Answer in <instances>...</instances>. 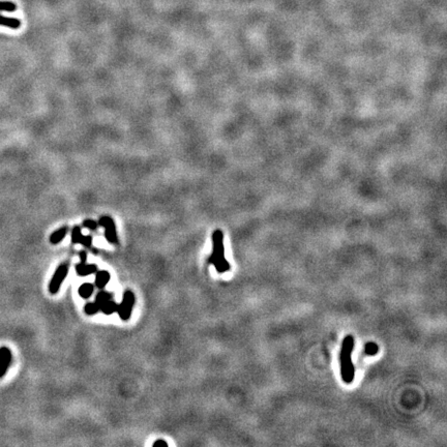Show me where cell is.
Listing matches in <instances>:
<instances>
[{
  "mask_svg": "<svg viewBox=\"0 0 447 447\" xmlns=\"http://www.w3.org/2000/svg\"><path fill=\"white\" fill-rule=\"evenodd\" d=\"M82 237H83V234H82L81 227L75 226L72 230V243L74 244H80Z\"/></svg>",
  "mask_w": 447,
  "mask_h": 447,
  "instance_id": "5bb4252c",
  "label": "cell"
},
{
  "mask_svg": "<svg viewBox=\"0 0 447 447\" xmlns=\"http://www.w3.org/2000/svg\"><path fill=\"white\" fill-rule=\"evenodd\" d=\"M378 351H379V347H378V345L376 343H373V342L367 343L366 345V347H365V353L366 355L374 356V355H376L378 353Z\"/></svg>",
  "mask_w": 447,
  "mask_h": 447,
  "instance_id": "e0dca14e",
  "label": "cell"
},
{
  "mask_svg": "<svg viewBox=\"0 0 447 447\" xmlns=\"http://www.w3.org/2000/svg\"><path fill=\"white\" fill-rule=\"evenodd\" d=\"M17 9V5L12 1H0V12L13 13Z\"/></svg>",
  "mask_w": 447,
  "mask_h": 447,
  "instance_id": "2e32d148",
  "label": "cell"
},
{
  "mask_svg": "<svg viewBox=\"0 0 447 447\" xmlns=\"http://www.w3.org/2000/svg\"><path fill=\"white\" fill-rule=\"evenodd\" d=\"M93 291H94V286L92 284H90V283H85V284H83L79 287L78 293L83 299H88L93 294Z\"/></svg>",
  "mask_w": 447,
  "mask_h": 447,
  "instance_id": "8fae6325",
  "label": "cell"
},
{
  "mask_svg": "<svg viewBox=\"0 0 447 447\" xmlns=\"http://www.w3.org/2000/svg\"><path fill=\"white\" fill-rule=\"evenodd\" d=\"M69 269L70 266L68 263H62L56 268L55 272H54V275L49 283V292L53 294V295L54 294H57L58 291L60 290L64 279L69 275Z\"/></svg>",
  "mask_w": 447,
  "mask_h": 447,
  "instance_id": "277c9868",
  "label": "cell"
},
{
  "mask_svg": "<svg viewBox=\"0 0 447 447\" xmlns=\"http://www.w3.org/2000/svg\"><path fill=\"white\" fill-rule=\"evenodd\" d=\"M8 351H9V349H8L7 347H5V346H3V347L0 348V361H1L2 357H3Z\"/></svg>",
  "mask_w": 447,
  "mask_h": 447,
  "instance_id": "44dd1931",
  "label": "cell"
},
{
  "mask_svg": "<svg viewBox=\"0 0 447 447\" xmlns=\"http://www.w3.org/2000/svg\"><path fill=\"white\" fill-rule=\"evenodd\" d=\"M0 26H4L10 29H19L21 27V21L17 18H9L0 15Z\"/></svg>",
  "mask_w": 447,
  "mask_h": 447,
  "instance_id": "9c48e42d",
  "label": "cell"
},
{
  "mask_svg": "<svg viewBox=\"0 0 447 447\" xmlns=\"http://www.w3.org/2000/svg\"><path fill=\"white\" fill-rule=\"evenodd\" d=\"M117 310H118V303L115 302L113 299L108 300L101 307V312L108 316L117 313Z\"/></svg>",
  "mask_w": 447,
  "mask_h": 447,
  "instance_id": "7c38bea8",
  "label": "cell"
},
{
  "mask_svg": "<svg viewBox=\"0 0 447 447\" xmlns=\"http://www.w3.org/2000/svg\"><path fill=\"white\" fill-rule=\"evenodd\" d=\"M354 348L353 335H347L342 344V350L340 354L341 361V375L345 383L350 384L354 380L355 368L352 363V351Z\"/></svg>",
  "mask_w": 447,
  "mask_h": 447,
  "instance_id": "7a4b0ae2",
  "label": "cell"
},
{
  "mask_svg": "<svg viewBox=\"0 0 447 447\" xmlns=\"http://www.w3.org/2000/svg\"><path fill=\"white\" fill-rule=\"evenodd\" d=\"M82 226H83L84 228H86V229H88V230L94 231V230H96L97 227H99V224H97V222H95V221H93V220L87 219V220L83 221Z\"/></svg>",
  "mask_w": 447,
  "mask_h": 447,
  "instance_id": "ac0fdd59",
  "label": "cell"
},
{
  "mask_svg": "<svg viewBox=\"0 0 447 447\" xmlns=\"http://www.w3.org/2000/svg\"><path fill=\"white\" fill-rule=\"evenodd\" d=\"M152 446L154 447H168V443L165 441V440H163V439H159V440H157L154 444H152Z\"/></svg>",
  "mask_w": 447,
  "mask_h": 447,
  "instance_id": "ffe728a7",
  "label": "cell"
},
{
  "mask_svg": "<svg viewBox=\"0 0 447 447\" xmlns=\"http://www.w3.org/2000/svg\"><path fill=\"white\" fill-rule=\"evenodd\" d=\"M112 298H113L112 293L102 290V291H100L99 293H97V295H96V297H95V301H94V302H95L97 305H99L100 310H101L102 305H103L105 302H107L108 300H110V299H112Z\"/></svg>",
  "mask_w": 447,
  "mask_h": 447,
  "instance_id": "4fadbf2b",
  "label": "cell"
},
{
  "mask_svg": "<svg viewBox=\"0 0 447 447\" xmlns=\"http://www.w3.org/2000/svg\"><path fill=\"white\" fill-rule=\"evenodd\" d=\"M95 286L99 289H104L110 282V272L107 270H100L95 272Z\"/></svg>",
  "mask_w": 447,
  "mask_h": 447,
  "instance_id": "52a82bcc",
  "label": "cell"
},
{
  "mask_svg": "<svg viewBox=\"0 0 447 447\" xmlns=\"http://www.w3.org/2000/svg\"><path fill=\"white\" fill-rule=\"evenodd\" d=\"M80 259H81V262H86L87 261V253L85 252V250L80 252Z\"/></svg>",
  "mask_w": 447,
  "mask_h": 447,
  "instance_id": "7402d4cb",
  "label": "cell"
},
{
  "mask_svg": "<svg viewBox=\"0 0 447 447\" xmlns=\"http://www.w3.org/2000/svg\"><path fill=\"white\" fill-rule=\"evenodd\" d=\"M135 302H136V296H135L134 292L130 290H126L123 293L122 303L118 304L117 313H118L119 318L123 321H127L130 318V316H132Z\"/></svg>",
  "mask_w": 447,
  "mask_h": 447,
  "instance_id": "3957f363",
  "label": "cell"
},
{
  "mask_svg": "<svg viewBox=\"0 0 447 447\" xmlns=\"http://www.w3.org/2000/svg\"><path fill=\"white\" fill-rule=\"evenodd\" d=\"M12 352L10 350L2 357L1 361H0V379H1L7 372L8 367L10 366V364H12Z\"/></svg>",
  "mask_w": 447,
  "mask_h": 447,
  "instance_id": "30bf717a",
  "label": "cell"
},
{
  "mask_svg": "<svg viewBox=\"0 0 447 447\" xmlns=\"http://www.w3.org/2000/svg\"><path fill=\"white\" fill-rule=\"evenodd\" d=\"M68 232H69V227L68 226H63V227L57 229V230H55L50 235V237H49L50 243L52 244H60L64 239V237L67 236Z\"/></svg>",
  "mask_w": 447,
  "mask_h": 447,
  "instance_id": "ba28073f",
  "label": "cell"
},
{
  "mask_svg": "<svg viewBox=\"0 0 447 447\" xmlns=\"http://www.w3.org/2000/svg\"><path fill=\"white\" fill-rule=\"evenodd\" d=\"M97 224L105 229V237L107 242L111 244H117L118 235L116 231V225L112 217L110 215H103L100 217Z\"/></svg>",
  "mask_w": 447,
  "mask_h": 447,
  "instance_id": "5b68a950",
  "label": "cell"
},
{
  "mask_svg": "<svg viewBox=\"0 0 447 447\" xmlns=\"http://www.w3.org/2000/svg\"><path fill=\"white\" fill-rule=\"evenodd\" d=\"M84 312H85L86 315L93 316V315L97 314L99 312H101V310H100L99 305H97L95 302H88V303L85 304Z\"/></svg>",
  "mask_w": 447,
  "mask_h": 447,
  "instance_id": "9a60e30c",
  "label": "cell"
},
{
  "mask_svg": "<svg viewBox=\"0 0 447 447\" xmlns=\"http://www.w3.org/2000/svg\"><path fill=\"white\" fill-rule=\"evenodd\" d=\"M208 262L215 267L219 274H225L230 270V263L225 258L224 233L220 229H216L212 233V253Z\"/></svg>",
  "mask_w": 447,
  "mask_h": 447,
  "instance_id": "6da1fadb",
  "label": "cell"
},
{
  "mask_svg": "<svg viewBox=\"0 0 447 447\" xmlns=\"http://www.w3.org/2000/svg\"><path fill=\"white\" fill-rule=\"evenodd\" d=\"M92 241H93L92 236H90V235H83L81 242H80V244H82L85 247H91Z\"/></svg>",
  "mask_w": 447,
  "mask_h": 447,
  "instance_id": "d6986e66",
  "label": "cell"
},
{
  "mask_svg": "<svg viewBox=\"0 0 447 447\" xmlns=\"http://www.w3.org/2000/svg\"><path fill=\"white\" fill-rule=\"evenodd\" d=\"M76 271H77L78 276L80 277H88L90 275L95 274L97 271V267L95 264H88L86 262H81L76 265Z\"/></svg>",
  "mask_w": 447,
  "mask_h": 447,
  "instance_id": "8992f818",
  "label": "cell"
}]
</instances>
